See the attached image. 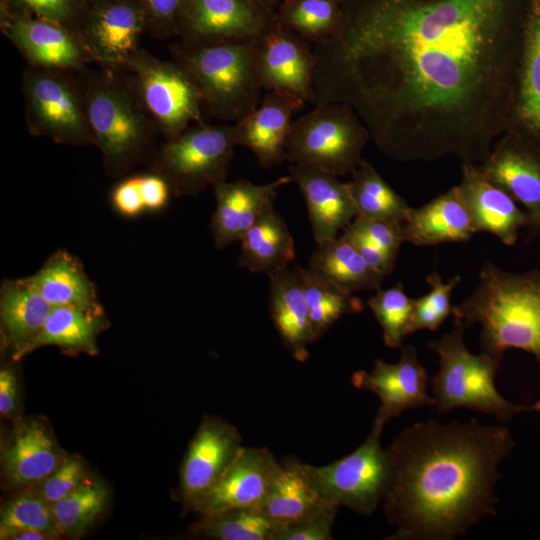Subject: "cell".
Here are the masks:
<instances>
[{"label":"cell","instance_id":"obj_35","mask_svg":"<svg viewBox=\"0 0 540 540\" xmlns=\"http://www.w3.org/2000/svg\"><path fill=\"white\" fill-rule=\"evenodd\" d=\"M348 181L357 216L402 224L411 207L363 158Z\"/></svg>","mask_w":540,"mask_h":540},{"label":"cell","instance_id":"obj_26","mask_svg":"<svg viewBox=\"0 0 540 540\" xmlns=\"http://www.w3.org/2000/svg\"><path fill=\"white\" fill-rule=\"evenodd\" d=\"M508 126L540 139V0H526L515 98Z\"/></svg>","mask_w":540,"mask_h":540},{"label":"cell","instance_id":"obj_16","mask_svg":"<svg viewBox=\"0 0 540 540\" xmlns=\"http://www.w3.org/2000/svg\"><path fill=\"white\" fill-rule=\"evenodd\" d=\"M354 387L374 393L380 400L373 426L383 430L385 424L408 409L435 405L427 392L429 377L411 344L401 346L396 363L374 361L371 371L358 370L351 377Z\"/></svg>","mask_w":540,"mask_h":540},{"label":"cell","instance_id":"obj_46","mask_svg":"<svg viewBox=\"0 0 540 540\" xmlns=\"http://www.w3.org/2000/svg\"><path fill=\"white\" fill-rule=\"evenodd\" d=\"M338 507L328 506L302 521L274 530L271 540H332Z\"/></svg>","mask_w":540,"mask_h":540},{"label":"cell","instance_id":"obj_8","mask_svg":"<svg viewBox=\"0 0 540 540\" xmlns=\"http://www.w3.org/2000/svg\"><path fill=\"white\" fill-rule=\"evenodd\" d=\"M236 146L233 124H195L166 140L150 168L167 181L175 196H197L227 179Z\"/></svg>","mask_w":540,"mask_h":540},{"label":"cell","instance_id":"obj_28","mask_svg":"<svg viewBox=\"0 0 540 540\" xmlns=\"http://www.w3.org/2000/svg\"><path fill=\"white\" fill-rule=\"evenodd\" d=\"M268 277L272 321L292 356L304 362L309 358L308 346L316 339L298 275L286 267L268 274Z\"/></svg>","mask_w":540,"mask_h":540},{"label":"cell","instance_id":"obj_11","mask_svg":"<svg viewBox=\"0 0 540 540\" xmlns=\"http://www.w3.org/2000/svg\"><path fill=\"white\" fill-rule=\"evenodd\" d=\"M381 434L372 426L365 441L345 457L323 466L304 463L310 481L328 504L371 515L383 503L392 468L380 444Z\"/></svg>","mask_w":540,"mask_h":540},{"label":"cell","instance_id":"obj_38","mask_svg":"<svg viewBox=\"0 0 540 540\" xmlns=\"http://www.w3.org/2000/svg\"><path fill=\"white\" fill-rule=\"evenodd\" d=\"M271 521L255 508H238L204 515L190 526L195 535L217 540H271Z\"/></svg>","mask_w":540,"mask_h":540},{"label":"cell","instance_id":"obj_34","mask_svg":"<svg viewBox=\"0 0 540 540\" xmlns=\"http://www.w3.org/2000/svg\"><path fill=\"white\" fill-rule=\"evenodd\" d=\"M306 303L315 339L321 338L340 318L363 310V302L343 290L318 271L295 267Z\"/></svg>","mask_w":540,"mask_h":540},{"label":"cell","instance_id":"obj_52","mask_svg":"<svg viewBox=\"0 0 540 540\" xmlns=\"http://www.w3.org/2000/svg\"><path fill=\"white\" fill-rule=\"evenodd\" d=\"M279 0H263V2L272 8V6Z\"/></svg>","mask_w":540,"mask_h":540},{"label":"cell","instance_id":"obj_25","mask_svg":"<svg viewBox=\"0 0 540 540\" xmlns=\"http://www.w3.org/2000/svg\"><path fill=\"white\" fill-rule=\"evenodd\" d=\"M401 228L404 242L415 246L466 242L476 233L456 185L418 208L411 207Z\"/></svg>","mask_w":540,"mask_h":540},{"label":"cell","instance_id":"obj_27","mask_svg":"<svg viewBox=\"0 0 540 540\" xmlns=\"http://www.w3.org/2000/svg\"><path fill=\"white\" fill-rule=\"evenodd\" d=\"M53 306L28 277L4 280L0 288L1 333L12 359L19 361L42 330Z\"/></svg>","mask_w":540,"mask_h":540},{"label":"cell","instance_id":"obj_23","mask_svg":"<svg viewBox=\"0 0 540 540\" xmlns=\"http://www.w3.org/2000/svg\"><path fill=\"white\" fill-rule=\"evenodd\" d=\"M459 194L469 212L475 232H487L512 246L519 230L527 228L529 216L502 188L492 183L478 165L461 164Z\"/></svg>","mask_w":540,"mask_h":540},{"label":"cell","instance_id":"obj_31","mask_svg":"<svg viewBox=\"0 0 540 540\" xmlns=\"http://www.w3.org/2000/svg\"><path fill=\"white\" fill-rule=\"evenodd\" d=\"M28 279L53 307L103 309L82 263L66 250L55 251Z\"/></svg>","mask_w":540,"mask_h":540},{"label":"cell","instance_id":"obj_49","mask_svg":"<svg viewBox=\"0 0 540 540\" xmlns=\"http://www.w3.org/2000/svg\"><path fill=\"white\" fill-rule=\"evenodd\" d=\"M342 236L356 248L367 264L375 271L384 277L392 273L397 257L392 256L362 237L346 233H343Z\"/></svg>","mask_w":540,"mask_h":540},{"label":"cell","instance_id":"obj_43","mask_svg":"<svg viewBox=\"0 0 540 540\" xmlns=\"http://www.w3.org/2000/svg\"><path fill=\"white\" fill-rule=\"evenodd\" d=\"M84 461L76 455H67L62 463L43 481L36 491L44 501L52 505L64 498L88 479Z\"/></svg>","mask_w":540,"mask_h":540},{"label":"cell","instance_id":"obj_7","mask_svg":"<svg viewBox=\"0 0 540 540\" xmlns=\"http://www.w3.org/2000/svg\"><path fill=\"white\" fill-rule=\"evenodd\" d=\"M370 140L367 127L351 106L317 103L294 119L287 142V161L344 176L363 160Z\"/></svg>","mask_w":540,"mask_h":540},{"label":"cell","instance_id":"obj_40","mask_svg":"<svg viewBox=\"0 0 540 540\" xmlns=\"http://www.w3.org/2000/svg\"><path fill=\"white\" fill-rule=\"evenodd\" d=\"M24 530H40L61 538L51 507L36 490H24L2 505L0 513V539Z\"/></svg>","mask_w":540,"mask_h":540},{"label":"cell","instance_id":"obj_51","mask_svg":"<svg viewBox=\"0 0 540 540\" xmlns=\"http://www.w3.org/2000/svg\"><path fill=\"white\" fill-rule=\"evenodd\" d=\"M57 536L40 530H24L15 533L10 540H54Z\"/></svg>","mask_w":540,"mask_h":540},{"label":"cell","instance_id":"obj_12","mask_svg":"<svg viewBox=\"0 0 540 540\" xmlns=\"http://www.w3.org/2000/svg\"><path fill=\"white\" fill-rule=\"evenodd\" d=\"M74 31L92 62L122 68L147 33L141 0H88Z\"/></svg>","mask_w":540,"mask_h":540},{"label":"cell","instance_id":"obj_4","mask_svg":"<svg viewBox=\"0 0 540 540\" xmlns=\"http://www.w3.org/2000/svg\"><path fill=\"white\" fill-rule=\"evenodd\" d=\"M90 131L103 158L106 174L121 177L139 165H150L159 132L118 69L103 67L78 72Z\"/></svg>","mask_w":540,"mask_h":540},{"label":"cell","instance_id":"obj_14","mask_svg":"<svg viewBox=\"0 0 540 540\" xmlns=\"http://www.w3.org/2000/svg\"><path fill=\"white\" fill-rule=\"evenodd\" d=\"M257 69L264 91L314 103L313 46L283 27L278 19L258 38Z\"/></svg>","mask_w":540,"mask_h":540},{"label":"cell","instance_id":"obj_48","mask_svg":"<svg viewBox=\"0 0 540 540\" xmlns=\"http://www.w3.org/2000/svg\"><path fill=\"white\" fill-rule=\"evenodd\" d=\"M138 181L145 211H159L167 205L172 192L162 176L152 172L138 175Z\"/></svg>","mask_w":540,"mask_h":540},{"label":"cell","instance_id":"obj_30","mask_svg":"<svg viewBox=\"0 0 540 540\" xmlns=\"http://www.w3.org/2000/svg\"><path fill=\"white\" fill-rule=\"evenodd\" d=\"M238 264L254 273L270 274L288 267L296 251L292 234L270 204L244 234Z\"/></svg>","mask_w":540,"mask_h":540},{"label":"cell","instance_id":"obj_10","mask_svg":"<svg viewBox=\"0 0 540 540\" xmlns=\"http://www.w3.org/2000/svg\"><path fill=\"white\" fill-rule=\"evenodd\" d=\"M137 94L159 134L166 140L203 123V105L188 73L176 62L140 48L119 68Z\"/></svg>","mask_w":540,"mask_h":540},{"label":"cell","instance_id":"obj_44","mask_svg":"<svg viewBox=\"0 0 540 540\" xmlns=\"http://www.w3.org/2000/svg\"><path fill=\"white\" fill-rule=\"evenodd\" d=\"M188 0H141L147 33L159 39L178 37Z\"/></svg>","mask_w":540,"mask_h":540},{"label":"cell","instance_id":"obj_17","mask_svg":"<svg viewBox=\"0 0 540 540\" xmlns=\"http://www.w3.org/2000/svg\"><path fill=\"white\" fill-rule=\"evenodd\" d=\"M242 447V436L234 425L216 416L202 418L180 471V494L186 510L191 511L219 481Z\"/></svg>","mask_w":540,"mask_h":540},{"label":"cell","instance_id":"obj_32","mask_svg":"<svg viewBox=\"0 0 540 540\" xmlns=\"http://www.w3.org/2000/svg\"><path fill=\"white\" fill-rule=\"evenodd\" d=\"M109 323L104 309L54 306L27 355L43 346H56L67 353L98 354L97 338Z\"/></svg>","mask_w":540,"mask_h":540},{"label":"cell","instance_id":"obj_21","mask_svg":"<svg viewBox=\"0 0 540 540\" xmlns=\"http://www.w3.org/2000/svg\"><path fill=\"white\" fill-rule=\"evenodd\" d=\"M289 175L266 184H254L247 179L223 180L213 188L216 207L211 217V233L217 249H223L242 239L263 211L273 204L278 191L289 184Z\"/></svg>","mask_w":540,"mask_h":540},{"label":"cell","instance_id":"obj_13","mask_svg":"<svg viewBox=\"0 0 540 540\" xmlns=\"http://www.w3.org/2000/svg\"><path fill=\"white\" fill-rule=\"evenodd\" d=\"M478 166L492 183L526 208L527 240L539 238L540 139L508 126Z\"/></svg>","mask_w":540,"mask_h":540},{"label":"cell","instance_id":"obj_47","mask_svg":"<svg viewBox=\"0 0 540 540\" xmlns=\"http://www.w3.org/2000/svg\"><path fill=\"white\" fill-rule=\"evenodd\" d=\"M115 210L125 217H135L145 211L138 175L130 176L115 186L111 194Z\"/></svg>","mask_w":540,"mask_h":540},{"label":"cell","instance_id":"obj_41","mask_svg":"<svg viewBox=\"0 0 540 540\" xmlns=\"http://www.w3.org/2000/svg\"><path fill=\"white\" fill-rule=\"evenodd\" d=\"M461 279L460 275H455L445 283L437 272H432L426 277L430 291L414 299L411 334L425 329L435 331L452 314L451 295Z\"/></svg>","mask_w":540,"mask_h":540},{"label":"cell","instance_id":"obj_6","mask_svg":"<svg viewBox=\"0 0 540 540\" xmlns=\"http://www.w3.org/2000/svg\"><path fill=\"white\" fill-rule=\"evenodd\" d=\"M465 329L464 323L454 317L448 333L427 342V347L439 356V371L431 379L436 414L467 408L505 423L521 412H540V401L518 405L500 395L495 378L501 361L483 352L472 354L464 343Z\"/></svg>","mask_w":540,"mask_h":540},{"label":"cell","instance_id":"obj_3","mask_svg":"<svg viewBox=\"0 0 540 540\" xmlns=\"http://www.w3.org/2000/svg\"><path fill=\"white\" fill-rule=\"evenodd\" d=\"M466 328L479 325L483 353L501 361L511 348L532 354L540 367V270L508 272L482 266L472 292L452 307Z\"/></svg>","mask_w":540,"mask_h":540},{"label":"cell","instance_id":"obj_15","mask_svg":"<svg viewBox=\"0 0 540 540\" xmlns=\"http://www.w3.org/2000/svg\"><path fill=\"white\" fill-rule=\"evenodd\" d=\"M276 19L261 0H188L178 37L186 43L254 39Z\"/></svg>","mask_w":540,"mask_h":540},{"label":"cell","instance_id":"obj_42","mask_svg":"<svg viewBox=\"0 0 540 540\" xmlns=\"http://www.w3.org/2000/svg\"><path fill=\"white\" fill-rule=\"evenodd\" d=\"M88 0H0V16H31L75 30Z\"/></svg>","mask_w":540,"mask_h":540},{"label":"cell","instance_id":"obj_24","mask_svg":"<svg viewBox=\"0 0 540 540\" xmlns=\"http://www.w3.org/2000/svg\"><path fill=\"white\" fill-rule=\"evenodd\" d=\"M289 176L300 189L316 243L337 237L357 216L348 182L326 171L291 164Z\"/></svg>","mask_w":540,"mask_h":540},{"label":"cell","instance_id":"obj_9","mask_svg":"<svg viewBox=\"0 0 540 540\" xmlns=\"http://www.w3.org/2000/svg\"><path fill=\"white\" fill-rule=\"evenodd\" d=\"M22 91L30 134L58 144L94 146L78 72L28 65Z\"/></svg>","mask_w":540,"mask_h":540},{"label":"cell","instance_id":"obj_36","mask_svg":"<svg viewBox=\"0 0 540 540\" xmlns=\"http://www.w3.org/2000/svg\"><path fill=\"white\" fill-rule=\"evenodd\" d=\"M276 16L283 27L314 46L341 29L343 0H283Z\"/></svg>","mask_w":540,"mask_h":540},{"label":"cell","instance_id":"obj_50","mask_svg":"<svg viewBox=\"0 0 540 540\" xmlns=\"http://www.w3.org/2000/svg\"><path fill=\"white\" fill-rule=\"evenodd\" d=\"M18 401V380L15 372L8 367L0 370V414L10 416L16 409Z\"/></svg>","mask_w":540,"mask_h":540},{"label":"cell","instance_id":"obj_5","mask_svg":"<svg viewBox=\"0 0 540 540\" xmlns=\"http://www.w3.org/2000/svg\"><path fill=\"white\" fill-rule=\"evenodd\" d=\"M258 38L170 46L172 60L191 77L203 109L212 117L236 122L263 97L257 69Z\"/></svg>","mask_w":540,"mask_h":540},{"label":"cell","instance_id":"obj_37","mask_svg":"<svg viewBox=\"0 0 540 540\" xmlns=\"http://www.w3.org/2000/svg\"><path fill=\"white\" fill-rule=\"evenodd\" d=\"M109 491L100 480L88 478L64 498L50 505L61 536L82 535L105 512Z\"/></svg>","mask_w":540,"mask_h":540},{"label":"cell","instance_id":"obj_29","mask_svg":"<svg viewBox=\"0 0 540 540\" xmlns=\"http://www.w3.org/2000/svg\"><path fill=\"white\" fill-rule=\"evenodd\" d=\"M272 488L260 507L274 530L302 521L328 506L310 481L304 462L283 458Z\"/></svg>","mask_w":540,"mask_h":540},{"label":"cell","instance_id":"obj_20","mask_svg":"<svg viewBox=\"0 0 540 540\" xmlns=\"http://www.w3.org/2000/svg\"><path fill=\"white\" fill-rule=\"evenodd\" d=\"M67 455L43 420L18 419L2 444L3 474L12 487L34 486L50 475Z\"/></svg>","mask_w":540,"mask_h":540},{"label":"cell","instance_id":"obj_19","mask_svg":"<svg viewBox=\"0 0 540 540\" xmlns=\"http://www.w3.org/2000/svg\"><path fill=\"white\" fill-rule=\"evenodd\" d=\"M0 29L30 66L79 72L92 62L76 32L60 23L0 16Z\"/></svg>","mask_w":540,"mask_h":540},{"label":"cell","instance_id":"obj_18","mask_svg":"<svg viewBox=\"0 0 540 540\" xmlns=\"http://www.w3.org/2000/svg\"><path fill=\"white\" fill-rule=\"evenodd\" d=\"M281 468L266 448L242 447L219 481L193 506L204 515L238 509H260Z\"/></svg>","mask_w":540,"mask_h":540},{"label":"cell","instance_id":"obj_1","mask_svg":"<svg viewBox=\"0 0 540 540\" xmlns=\"http://www.w3.org/2000/svg\"><path fill=\"white\" fill-rule=\"evenodd\" d=\"M526 0H343L315 101L351 106L399 162L480 165L512 114Z\"/></svg>","mask_w":540,"mask_h":540},{"label":"cell","instance_id":"obj_2","mask_svg":"<svg viewBox=\"0 0 540 540\" xmlns=\"http://www.w3.org/2000/svg\"><path fill=\"white\" fill-rule=\"evenodd\" d=\"M503 425L476 419L416 422L386 452L392 480L383 501L391 540H451L496 515L499 465L515 448Z\"/></svg>","mask_w":540,"mask_h":540},{"label":"cell","instance_id":"obj_53","mask_svg":"<svg viewBox=\"0 0 540 540\" xmlns=\"http://www.w3.org/2000/svg\"><path fill=\"white\" fill-rule=\"evenodd\" d=\"M261 1H263V0H261Z\"/></svg>","mask_w":540,"mask_h":540},{"label":"cell","instance_id":"obj_33","mask_svg":"<svg viewBox=\"0 0 540 540\" xmlns=\"http://www.w3.org/2000/svg\"><path fill=\"white\" fill-rule=\"evenodd\" d=\"M309 267L350 294L377 291L384 276L370 267L356 248L342 235L317 243Z\"/></svg>","mask_w":540,"mask_h":540},{"label":"cell","instance_id":"obj_39","mask_svg":"<svg viewBox=\"0 0 540 540\" xmlns=\"http://www.w3.org/2000/svg\"><path fill=\"white\" fill-rule=\"evenodd\" d=\"M367 305L382 329L384 343L389 348H401L410 335L414 299L404 291L403 284L377 290Z\"/></svg>","mask_w":540,"mask_h":540},{"label":"cell","instance_id":"obj_22","mask_svg":"<svg viewBox=\"0 0 540 540\" xmlns=\"http://www.w3.org/2000/svg\"><path fill=\"white\" fill-rule=\"evenodd\" d=\"M303 105L289 96L265 91L260 103L233 123L237 145L248 148L263 168L282 164L287 160L294 113Z\"/></svg>","mask_w":540,"mask_h":540},{"label":"cell","instance_id":"obj_45","mask_svg":"<svg viewBox=\"0 0 540 540\" xmlns=\"http://www.w3.org/2000/svg\"><path fill=\"white\" fill-rule=\"evenodd\" d=\"M402 224L356 216L343 230V233L366 239L394 257L404 243Z\"/></svg>","mask_w":540,"mask_h":540}]
</instances>
